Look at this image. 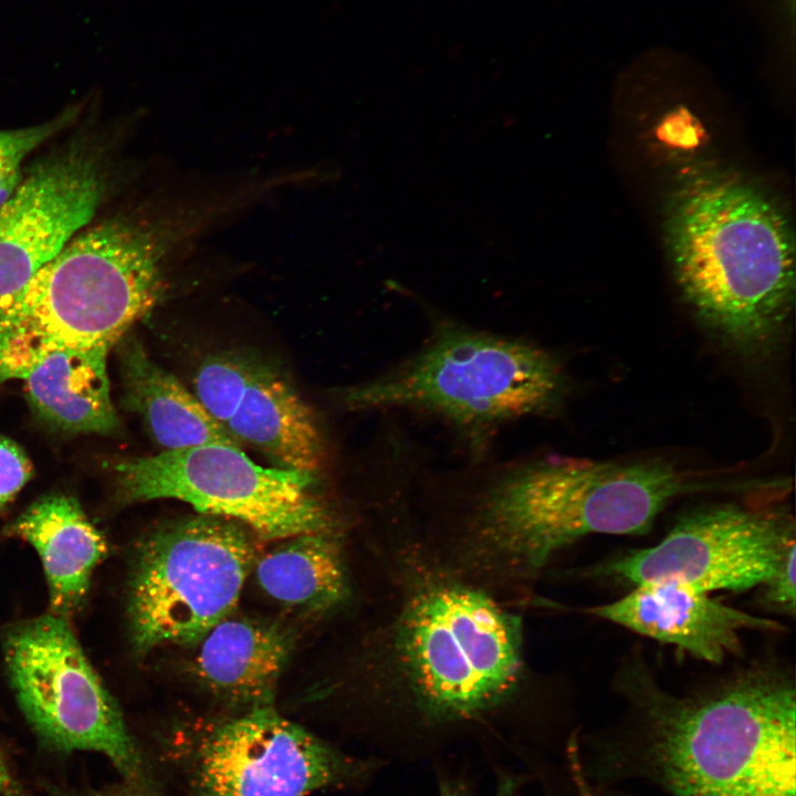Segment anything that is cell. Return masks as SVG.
I'll return each instance as SVG.
<instances>
[{
	"label": "cell",
	"mask_w": 796,
	"mask_h": 796,
	"mask_svg": "<svg viewBox=\"0 0 796 796\" xmlns=\"http://www.w3.org/2000/svg\"><path fill=\"white\" fill-rule=\"evenodd\" d=\"M222 209L168 205L121 214L77 234L18 291L0 297V381L42 353L111 350L164 297L175 256Z\"/></svg>",
	"instance_id": "obj_1"
},
{
	"label": "cell",
	"mask_w": 796,
	"mask_h": 796,
	"mask_svg": "<svg viewBox=\"0 0 796 796\" xmlns=\"http://www.w3.org/2000/svg\"><path fill=\"white\" fill-rule=\"evenodd\" d=\"M637 719L630 766L670 796H795L796 690L756 666L685 694L646 671L624 681Z\"/></svg>",
	"instance_id": "obj_2"
},
{
	"label": "cell",
	"mask_w": 796,
	"mask_h": 796,
	"mask_svg": "<svg viewBox=\"0 0 796 796\" xmlns=\"http://www.w3.org/2000/svg\"><path fill=\"white\" fill-rule=\"evenodd\" d=\"M666 233L699 322L735 355L768 356L787 335L795 301L794 234L779 206L742 178L694 171L673 190Z\"/></svg>",
	"instance_id": "obj_3"
},
{
	"label": "cell",
	"mask_w": 796,
	"mask_h": 796,
	"mask_svg": "<svg viewBox=\"0 0 796 796\" xmlns=\"http://www.w3.org/2000/svg\"><path fill=\"white\" fill-rule=\"evenodd\" d=\"M754 488L753 481L725 482L664 459L547 457L501 472L484 490L476 516L499 552L526 569H540L585 536L647 533L680 496Z\"/></svg>",
	"instance_id": "obj_4"
},
{
	"label": "cell",
	"mask_w": 796,
	"mask_h": 796,
	"mask_svg": "<svg viewBox=\"0 0 796 796\" xmlns=\"http://www.w3.org/2000/svg\"><path fill=\"white\" fill-rule=\"evenodd\" d=\"M567 389L558 358L531 341L441 322L388 371L338 390L352 411L406 410L439 419L478 449L502 426L547 415Z\"/></svg>",
	"instance_id": "obj_5"
},
{
	"label": "cell",
	"mask_w": 796,
	"mask_h": 796,
	"mask_svg": "<svg viewBox=\"0 0 796 796\" xmlns=\"http://www.w3.org/2000/svg\"><path fill=\"white\" fill-rule=\"evenodd\" d=\"M399 651L425 713L440 721L469 720L513 690L521 668V624L478 590L434 584L407 605Z\"/></svg>",
	"instance_id": "obj_6"
},
{
	"label": "cell",
	"mask_w": 796,
	"mask_h": 796,
	"mask_svg": "<svg viewBox=\"0 0 796 796\" xmlns=\"http://www.w3.org/2000/svg\"><path fill=\"white\" fill-rule=\"evenodd\" d=\"M253 535L237 521L206 513L147 534L129 584L134 649L145 654L165 645H196L231 616L256 559Z\"/></svg>",
	"instance_id": "obj_7"
},
{
	"label": "cell",
	"mask_w": 796,
	"mask_h": 796,
	"mask_svg": "<svg viewBox=\"0 0 796 796\" xmlns=\"http://www.w3.org/2000/svg\"><path fill=\"white\" fill-rule=\"evenodd\" d=\"M114 470L129 502L179 500L198 513L237 521L261 540L336 532L334 513L315 492L318 476L261 467L239 448L208 443L161 451L123 459Z\"/></svg>",
	"instance_id": "obj_8"
},
{
	"label": "cell",
	"mask_w": 796,
	"mask_h": 796,
	"mask_svg": "<svg viewBox=\"0 0 796 796\" xmlns=\"http://www.w3.org/2000/svg\"><path fill=\"white\" fill-rule=\"evenodd\" d=\"M4 658L18 704L45 744L100 753L123 779H149L116 701L66 618L50 612L18 625L7 635Z\"/></svg>",
	"instance_id": "obj_9"
},
{
	"label": "cell",
	"mask_w": 796,
	"mask_h": 796,
	"mask_svg": "<svg viewBox=\"0 0 796 796\" xmlns=\"http://www.w3.org/2000/svg\"><path fill=\"white\" fill-rule=\"evenodd\" d=\"M175 751L195 796H307L366 771L274 703L191 730Z\"/></svg>",
	"instance_id": "obj_10"
},
{
	"label": "cell",
	"mask_w": 796,
	"mask_h": 796,
	"mask_svg": "<svg viewBox=\"0 0 796 796\" xmlns=\"http://www.w3.org/2000/svg\"><path fill=\"white\" fill-rule=\"evenodd\" d=\"M786 507L722 503L682 516L657 544L630 551L597 574L635 586L677 582L699 590L744 591L766 585L796 552Z\"/></svg>",
	"instance_id": "obj_11"
},
{
	"label": "cell",
	"mask_w": 796,
	"mask_h": 796,
	"mask_svg": "<svg viewBox=\"0 0 796 796\" xmlns=\"http://www.w3.org/2000/svg\"><path fill=\"white\" fill-rule=\"evenodd\" d=\"M106 174L87 150L36 167L0 207V297L21 289L93 218Z\"/></svg>",
	"instance_id": "obj_12"
},
{
	"label": "cell",
	"mask_w": 796,
	"mask_h": 796,
	"mask_svg": "<svg viewBox=\"0 0 796 796\" xmlns=\"http://www.w3.org/2000/svg\"><path fill=\"white\" fill-rule=\"evenodd\" d=\"M586 611L715 664L742 653L743 631L784 628L677 582L640 584L628 595Z\"/></svg>",
	"instance_id": "obj_13"
},
{
	"label": "cell",
	"mask_w": 796,
	"mask_h": 796,
	"mask_svg": "<svg viewBox=\"0 0 796 796\" xmlns=\"http://www.w3.org/2000/svg\"><path fill=\"white\" fill-rule=\"evenodd\" d=\"M293 638L276 622L229 616L198 642L195 675L213 695L242 709L274 703Z\"/></svg>",
	"instance_id": "obj_14"
},
{
	"label": "cell",
	"mask_w": 796,
	"mask_h": 796,
	"mask_svg": "<svg viewBox=\"0 0 796 796\" xmlns=\"http://www.w3.org/2000/svg\"><path fill=\"white\" fill-rule=\"evenodd\" d=\"M243 448L274 468L318 476L326 468V439L312 408L276 371L260 363L233 416L223 426Z\"/></svg>",
	"instance_id": "obj_15"
},
{
	"label": "cell",
	"mask_w": 796,
	"mask_h": 796,
	"mask_svg": "<svg viewBox=\"0 0 796 796\" xmlns=\"http://www.w3.org/2000/svg\"><path fill=\"white\" fill-rule=\"evenodd\" d=\"M119 363L122 405L142 417L164 450L218 443L243 449L200 405L195 395L155 363L142 341L127 332L115 345Z\"/></svg>",
	"instance_id": "obj_16"
},
{
	"label": "cell",
	"mask_w": 796,
	"mask_h": 796,
	"mask_svg": "<svg viewBox=\"0 0 796 796\" xmlns=\"http://www.w3.org/2000/svg\"><path fill=\"white\" fill-rule=\"evenodd\" d=\"M14 532L38 552L50 589L51 614L66 618L80 606L91 576L107 552L103 535L80 504L65 495H50L32 504Z\"/></svg>",
	"instance_id": "obj_17"
},
{
	"label": "cell",
	"mask_w": 796,
	"mask_h": 796,
	"mask_svg": "<svg viewBox=\"0 0 796 796\" xmlns=\"http://www.w3.org/2000/svg\"><path fill=\"white\" fill-rule=\"evenodd\" d=\"M106 348L61 347L42 353L22 375L29 401L49 422L74 432L113 433Z\"/></svg>",
	"instance_id": "obj_18"
},
{
	"label": "cell",
	"mask_w": 796,
	"mask_h": 796,
	"mask_svg": "<svg viewBox=\"0 0 796 796\" xmlns=\"http://www.w3.org/2000/svg\"><path fill=\"white\" fill-rule=\"evenodd\" d=\"M260 587L276 601L310 614L327 611L348 595L336 532L284 538L254 562Z\"/></svg>",
	"instance_id": "obj_19"
},
{
	"label": "cell",
	"mask_w": 796,
	"mask_h": 796,
	"mask_svg": "<svg viewBox=\"0 0 796 796\" xmlns=\"http://www.w3.org/2000/svg\"><path fill=\"white\" fill-rule=\"evenodd\" d=\"M259 365L255 359L232 352L208 356L197 369L192 394L224 426L238 409Z\"/></svg>",
	"instance_id": "obj_20"
},
{
	"label": "cell",
	"mask_w": 796,
	"mask_h": 796,
	"mask_svg": "<svg viewBox=\"0 0 796 796\" xmlns=\"http://www.w3.org/2000/svg\"><path fill=\"white\" fill-rule=\"evenodd\" d=\"M72 116V113H66L44 124L0 130V207L20 186L24 157L60 130Z\"/></svg>",
	"instance_id": "obj_21"
},
{
	"label": "cell",
	"mask_w": 796,
	"mask_h": 796,
	"mask_svg": "<svg viewBox=\"0 0 796 796\" xmlns=\"http://www.w3.org/2000/svg\"><path fill=\"white\" fill-rule=\"evenodd\" d=\"M760 24L766 44L786 52L794 48V0H740Z\"/></svg>",
	"instance_id": "obj_22"
},
{
	"label": "cell",
	"mask_w": 796,
	"mask_h": 796,
	"mask_svg": "<svg viewBox=\"0 0 796 796\" xmlns=\"http://www.w3.org/2000/svg\"><path fill=\"white\" fill-rule=\"evenodd\" d=\"M32 475L25 452L12 440L0 436V509L10 502Z\"/></svg>",
	"instance_id": "obj_23"
},
{
	"label": "cell",
	"mask_w": 796,
	"mask_h": 796,
	"mask_svg": "<svg viewBox=\"0 0 796 796\" xmlns=\"http://www.w3.org/2000/svg\"><path fill=\"white\" fill-rule=\"evenodd\" d=\"M796 552H793L772 579L764 585V600L786 614L795 612Z\"/></svg>",
	"instance_id": "obj_24"
},
{
	"label": "cell",
	"mask_w": 796,
	"mask_h": 796,
	"mask_svg": "<svg viewBox=\"0 0 796 796\" xmlns=\"http://www.w3.org/2000/svg\"><path fill=\"white\" fill-rule=\"evenodd\" d=\"M61 796H156L150 779L147 781H126L115 784L112 787H105L97 790L85 793L62 794Z\"/></svg>",
	"instance_id": "obj_25"
},
{
	"label": "cell",
	"mask_w": 796,
	"mask_h": 796,
	"mask_svg": "<svg viewBox=\"0 0 796 796\" xmlns=\"http://www.w3.org/2000/svg\"><path fill=\"white\" fill-rule=\"evenodd\" d=\"M520 785V779L512 775H504L499 779L494 796H515ZM439 796H471L467 788L460 783L451 781H441L439 785Z\"/></svg>",
	"instance_id": "obj_26"
},
{
	"label": "cell",
	"mask_w": 796,
	"mask_h": 796,
	"mask_svg": "<svg viewBox=\"0 0 796 796\" xmlns=\"http://www.w3.org/2000/svg\"><path fill=\"white\" fill-rule=\"evenodd\" d=\"M567 760L573 782L578 796H596L583 769L576 739H572L567 746Z\"/></svg>",
	"instance_id": "obj_27"
},
{
	"label": "cell",
	"mask_w": 796,
	"mask_h": 796,
	"mask_svg": "<svg viewBox=\"0 0 796 796\" xmlns=\"http://www.w3.org/2000/svg\"><path fill=\"white\" fill-rule=\"evenodd\" d=\"M0 796H29L0 752Z\"/></svg>",
	"instance_id": "obj_28"
}]
</instances>
